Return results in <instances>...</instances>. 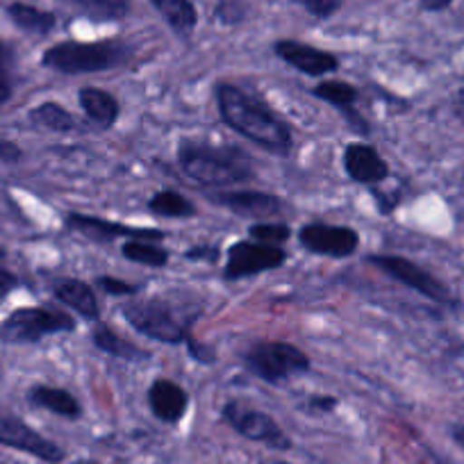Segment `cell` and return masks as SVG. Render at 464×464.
I'll list each match as a JSON object with an SVG mask.
<instances>
[{
    "label": "cell",
    "instance_id": "17",
    "mask_svg": "<svg viewBox=\"0 0 464 464\" xmlns=\"http://www.w3.org/2000/svg\"><path fill=\"white\" fill-rule=\"evenodd\" d=\"M149 408L158 421L167 426H176L185 419L189 410V394L182 385L169 378H155L153 385L149 387Z\"/></svg>",
    "mask_w": 464,
    "mask_h": 464
},
{
    "label": "cell",
    "instance_id": "34",
    "mask_svg": "<svg viewBox=\"0 0 464 464\" xmlns=\"http://www.w3.org/2000/svg\"><path fill=\"white\" fill-rule=\"evenodd\" d=\"M372 194L376 198L378 209H381L382 217H390L396 208L401 205V194H387V191H381L378 187H372Z\"/></svg>",
    "mask_w": 464,
    "mask_h": 464
},
{
    "label": "cell",
    "instance_id": "36",
    "mask_svg": "<svg viewBox=\"0 0 464 464\" xmlns=\"http://www.w3.org/2000/svg\"><path fill=\"white\" fill-rule=\"evenodd\" d=\"M185 257L187 260L209 262V265H214V262L218 260V248L217 246H194V248H189V251H185Z\"/></svg>",
    "mask_w": 464,
    "mask_h": 464
},
{
    "label": "cell",
    "instance_id": "35",
    "mask_svg": "<svg viewBox=\"0 0 464 464\" xmlns=\"http://www.w3.org/2000/svg\"><path fill=\"white\" fill-rule=\"evenodd\" d=\"M24 160V149L16 141L0 137V164H19Z\"/></svg>",
    "mask_w": 464,
    "mask_h": 464
},
{
    "label": "cell",
    "instance_id": "21",
    "mask_svg": "<svg viewBox=\"0 0 464 464\" xmlns=\"http://www.w3.org/2000/svg\"><path fill=\"white\" fill-rule=\"evenodd\" d=\"M92 342L98 351H102L110 358L123 360V362H146V360H150L149 351L132 343L130 339L121 337L116 330H111L107 324H101V321H96V325H93Z\"/></svg>",
    "mask_w": 464,
    "mask_h": 464
},
{
    "label": "cell",
    "instance_id": "26",
    "mask_svg": "<svg viewBox=\"0 0 464 464\" xmlns=\"http://www.w3.org/2000/svg\"><path fill=\"white\" fill-rule=\"evenodd\" d=\"M149 212L160 218H194L196 205L176 189H160L150 196Z\"/></svg>",
    "mask_w": 464,
    "mask_h": 464
},
{
    "label": "cell",
    "instance_id": "5",
    "mask_svg": "<svg viewBox=\"0 0 464 464\" xmlns=\"http://www.w3.org/2000/svg\"><path fill=\"white\" fill-rule=\"evenodd\" d=\"M121 314L137 333L153 342L178 346V343H187L191 339L189 321L182 319L180 312H176V307L162 298L130 301L121 307Z\"/></svg>",
    "mask_w": 464,
    "mask_h": 464
},
{
    "label": "cell",
    "instance_id": "9",
    "mask_svg": "<svg viewBox=\"0 0 464 464\" xmlns=\"http://www.w3.org/2000/svg\"><path fill=\"white\" fill-rule=\"evenodd\" d=\"M287 262V251L283 246H269V244L235 242L227 248L226 266H223V280L237 283V280L253 278V276L276 271Z\"/></svg>",
    "mask_w": 464,
    "mask_h": 464
},
{
    "label": "cell",
    "instance_id": "32",
    "mask_svg": "<svg viewBox=\"0 0 464 464\" xmlns=\"http://www.w3.org/2000/svg\"><path fill=\"white\" fill-rule=\"evenodd\" d=\"M96 287L110 296H135V294H140V285L126 283L121 278H114V276H98Z\"/></svg>",
    "mask_w": 464,
    "mask_h": 464
},
{
    "label": "cell",
    "instance_id": "6",
    "mask_svg": "<svg viewBox=\"0 0 464 464\" xmlns=\"http://www.w3.org/2000/svg\"><path fill=\"white\" fill-rule=\"evenodd\" d=\"M75 321L66 312L48 305L16 307L0 321V343H39L53 334L73 333Z\"/></svg>",
    "mask_w": 464,
    "mask_h": 464
},
{
    "label": "cell",
    "instance_id": "22",
    "mask_svg": "<svg viewBox=\"0 0 464 464\" xmlns=\"http://www.w3.org/2000/svg\"><path fill=\"white\" fill-rule=\"evenodd\" d=\"M150 5L178 37H189L198 25V12L191 0H150Z\"/></svg>",
    "mask_w": 464,
    "mask_h": 464
},
{
    "label": "cell",
    "instance_id": "33",
    "mask_svg": "<svg viewBox=\"0 0 464 464\" xmlns=\"http://www.w3.org/2000/svg\"><path fill=\"white\" fill-rule=\"evenodd\" d=\"M339 405L337 396H330V394H314L303 403V410L307 412H314V414H330L334 412Z\"/></svg>",
    "mask_w": 464,
    "mask_h": 464
},
{
    "label": "cell",
    "instance_id": "1",
    "mask_svg": "<svg viewBox=\"0 0 464 464\" xmlns=\"http://www.w3.org/2000/svg\"><path fill=\"white\" fill-rule=\"evenodd\" d=\"M214 101L221 121L239 137L278 158H287L292 153V128L256 93L239 84L218 82L214 87Z\"/></svg>",
    "mask_w": 464,
    "mask_h": 464
},
{
    "label": "cell",
    "instance_id": "29",
    "mask_svg": "<svg viewBox=\"0 0 464 464\" xmlns=\"http://www.w3.org/2000/svg\"><path fill=\"white\" fill-rule=\"evenodd\" d=\"M14 96V53L0 42V107Z\"/></svg>",
    "mask_w": 464,
    "mask_h": 464
},
{
    "label": "cell",
    "instance_id": "39",
    "mask_svg": "<svg viewBox=\"0 0 464 464\" xmlns=\"http://www.w3.org/2000/svg\"><path fill=\"white\" fill-rule=\"evenodd\" d=\"M450 110H453V116L464 126V87L458 89L450 98Z\"/></svg>",
    "mask_w": 464,
    "mask_h": 464
},
{
    "label": "cell",
    "instance_id": "25",
    "mask_svg": "<svg viewBox=\"0 0 464 464\" xmlns=\"http://www.w3.org/2000/svg\"><path fill=\"white\" fill-rule=\"evenodd\" d=\"M64 3H69L80 14H84L92 21H98V24L121 21L132 10V0H64Z\"/></svg>",
    "mask_w": 464,
    "mask_h": 464
},
{
    "label": "cell",
    "instance_id": "37",
    "mask_svg": "<svg viewBox=\"0 0 464 464\" xmlns=\"http://www.w3.org/2000/svg\"><path fill=\"white\" fill-rule=\"evenodd\" d=\"M187 348H189L191 358L198 360L200 364H214V362H217V360H214L212 351H209L208 346H203V343H200V342H196L194 337H191L189 342H187Z\"/></svg>",
    "mask_w": 464,
    "mask_h": 464
},
{
    "label": "cell",
    "instance_id": "12",
    "mask_svg": "<svg viewBox=\"0 0 464 464\" xmlns=\"http://www.w3.org/2000/svg\"><path fill=\"white\" fill-rule=\"evenodd\" d=\"M0 446L33 455L39 462L46 464H62L66 459V450L60 444L44 437L42 432L28 426L24 419L3 417V414H0Z\"/></svg>",
    "mask_w": 464,
    "mask_h": 464
},
{
    "label": "cell",
    "instance_id": "44",
    "mask_svg": "<svg viewBox=\"0 0 464 464\" xmlns=\"http://www.w3.org/2000/svg\"><path fill=\"white\" fill-rule=\"evenodd\" d=\"M266 464H289V462H283V459H276V462H266Z\"/></svg>",
    "mask_w": 464,
    "mask_h": 464
},
{
    "label": "cell",
    "instance_id": "41",
    "mask_svg": "<svg viewBox=\"0 0 464 464\" xmlns=\"http://www.w3.org/2000/svg\"><path fill=\"white\" fill-rule=\"evenodd\" d=\"M449 432H450V440L464 450V423H453V426L449 428Z\"/></svg>",
    "mask_w": 464,
    "mask_h": 464
},
{
    "label": "cell",
    "instance_id": "7",
    "mask_svg": "<svg viewBox=\"0 0 464 464\" xmlns=\"http://www.w3.org/2000/svg\"><path fill=\"white\" fill-rule=\"evenodd\" d=\"M221 419L237 435L246 437L256 444H265L274 450H289L294 446L287 432L280 428V423L271 414L262 412V410L253 408L244 401H227L221 408Z\"/></svg>",
    "mask_w": 464,
    "mask_h": 464
},
{
    "label": "cell",
    "instance_id": "27",
    "mask_svg": "<svg viewBox=\"0 0 464 464\" xmlns=\"http://www.w3.org/2000/svg\"><path fill=\"white\" fill-rule=\"evenodd\" d=\"M121 256L132 265L150 266V269H164L169 265V251L160 246V242L149 239H126L121 246Z\"/></svg>",
    "mask_w": 464,
    "mask_h": 464
},
{
    "label": "cell",
    "instance_id": "38",
    "mask_svg": "<svg viewBox=\"0 0 464 464\" xmlns=\"http://www.w3.org/2000/svg\"><path fill=\"white\" fill-rule=\"evenodd\" d=\"M16 287H19V278L12 271L0 269V301L10 296Z\"/></svg>",
    "mask_w": 464,
    "mask_h": 464
},
{
    "label": "cell",
    "instance_id": "2",
    "mask_svg": "<svg viewBox=\"0 0 464 464\" xmlns=\"http://www.w3.org/2000/svg\"><path fill=\"white\" fill-rule=\"evenodd\" d=\"M178 169L200 189H226L256 180L251 155L237 146H212L200 140H182L176 150Z\"/></svg>",
    "mask_w": 464,
    "mask_h": 464
},
{
    "label": "cell",
    "instance_id": "20",
    "mask_svg": "<svg viewBox=\"0 0 464 464\" xmlns=\"http://www.w3.org/2000/svg\"><path fill=\"white\" fill-rule=\"evenodd\" d=\"M78 102L89 121L105 128V130H110L119 121V116H121V102L116 101L114 93L105 92V89L82 87L78 92Z\"/></svg>",
    "mask_w": 464,
    "mask_h": 464
},
{
    "label": "cell",
    "instance_id": "18",
    "mask_svg": "<svg viewBox=\"0 0 464 464\" xmlns=\"http://www.w3.org/2000/svg\"><path fill=\"white\" fill-rule=\"evenodd\" d=\"M53 296L87 321H101V303L89 283L78 278H60L53 283Z\"/></svg>",
    "mask_w": 464,
    "mask_h": 464
},
{
    "label": "cell",
    "instance_id": "43",
    "mask_svg": "<svg viewBox=\"0 0 464 464\" xmlns=\"http://www.w3.org/2000/svg\"><path fill=\"white\" fill-rule=\"evenodd\" d=\"M5 257H7V248L0 244V260H5Z\"/></svg>",
    "mask_w": 464,
    "mask_h": 464
},
{
    "label": "cell",
    "instance_id": "28",
    "mask_svg": "<svg viewBox=\"0 0 464 464\" xmlns=\"http://www.w3.org/2000/svg\"><path fill=\"white\" fill-rule=\"evenodd\" d=\"M253 242L269 244V246H283L292 237L289 223H274V221H257L248 227Z\"/></svg>",
    "mask_w": 464,
    "mask_h": 464
},
{
    "label": "cell",
    "instance_id": "14",
    "mask_svg": "<svg viewBox=\"0 0 464 464\" xmlns=\"http://www.w3.org/2000/svg\"><path fill=\"white\" fill-rule=\"evenodd\" d=\"M312 96L333 105L334 110L342 114L348 130H353L358 137L372 135V123H369L367 116L355 107V102H358L360 98V92L355 84L346 82V80H324V82H319L316 87H312Z\"/></svg>",
    "mask_w": 464,
    "mask_h": 464
},
{
    "label": "cell",
    "instance_id": "15",
    "mask_svg": "<svg viewBox=\"0 0 464 464\" xmlns=\"http://www.w3.org/2000/svg\"><path fill=\"white\" fill-rule=\"evenodd\" d=\"M274 53L285 64L296 69L298 73L310 75V78H324V75L334 73L339 69L337 55L310 46V44L296 42V39H280L274 44Z\"/></svg>",
    "mask_w": 464,
    "mask_h": 464
},
{
    "label": "cell",
    "instance_id": "10",
    "mask_svg": "<svg viewBox=\"0 0 464 464\" xmlns=\"http://www.w3.org/2000/svg\"><path fill=\"white\" fill-rule=\"evenodd\" d=\"M298 244L312 256L343 260L353 257L360 248V232L351 226H334V223H305L298 230Z\"/></svg>",
    "mask_w": 464,
    "mask_h": 464
},
{
    "label": "cell",
    "instance_id": "3",
    "mask_svg": "<svg viewBox=\"0 0 464 464\" xmlns=\"http://www.w3.org/2000/svg\"><path fill=\"white\" fill-rule=\"evenodd\" d=\"M132 60V48L116 39L105 42H60L46 48L42 66L64 75L105 73L126 66Z\"/></svg>",
    "mask_w": 464,
    "mask_h": 464
},
{
    "label": "cell",
    "instance_id": "42",
    "mask_svg": "<svg viewBox=\"0 0 464 464\" xmlns=\"http://www.w3.org/2000/svg\"><path fill=\"white\" fill-rule=\"evenodd\" d=\"M71 464H101V462H93V459H75V462Z\"/></svg>",
    "mask_w": 464,
    "mask_h": 464
},
{
    "label": "cell",
    "instance_id": "30",
    "mask_svg": "<svg viewBox=\"0 0 464 464\" xmlns=\"http://www.w3.org/2000/svg\"><path fill=\"white\" fill-rule=\"evenodd\" d=\"M248 14L246 0H218L214 16L223 25H239Z\"/></svg>",
    "mask_w": 464,
    "mask_h": 464
},
{
    "label": "cell",
    "instance_id": "16",
    "mask_svg": "<svg viewBox=\"0 0 464 464\" xmlns=\"http://www.w3.org/2000/svg\"><path fill=\"white\" fill-rule=\"evenodd\" d=\"M342 164L343 173L358 185L378 187L390 178V164L385 162V158L378 153V149H373L372 144H362V141L348 144L343 149Z\"/></svg>",
    "mask_w": 464,
    "mask_h": 464
},
{
    "label": "cell",
    "instance_id": "13",
    "mask_svg": "<svg viewBox=\"0 0 464 464\" xmlns=\"http://www.w3.org/2000/svg\"><path fill=\"white\" fill-rule=\"evenodd\" d=\"M208 203L227 209L244 218H266L278 217L285 209L280 196L260 189H212L205 194Z\"/></svg>",
    "mask_w": 464,
    "mask_h": 464
},
{
    "label": "cell",
    "instance_id": "40",
    "mask_svg": "<svg viewBox=\"0 0 464 464\" xmlns=\"http://www.w3.org/2000/svg\"><path fill=\"white\" fill-rule=\"evenodd\" d=\"M419 3H421V7L426 12H441L446 10V7H450L453 0H419Z\"/></svg>",
    "mask_w": 464,
    "mask_h": 464
},
{
    "label": "cell",
    "instance_id": "11",
    "mask_svg": "<svg viewBox=\"0 0 464 464\" xmlns=\"http://www.w3.org/2000/svg\"><path fill=\"white\" fill-rule=\"evenodd\" d=\"M64 227L69 232H78L82 237L92 239L96 244H110L114 239H149V242H162L167 239V232L160 227L128 226V223H116L110 218L92 217V214L69 212L64 217Z\"/></svg>",
    "mask_w": 464,
    "mask_h": 464
},
{
    "label": "cell",
    "instance_id": "24",
    "mask_svg": "<svg viewBox=\"0 0 464 464\" xmlns=\"http://www.w3.org/2000/svg\"><path fill=\"white\" fill-rule=\"evenodd\" d=\"M30 123L42 130L48 132H57V135H69L78 128V121H75V116L66 110L64 105L55 101H46L39 102L37 107H33L28 114Z\"/></svg>",
    "mask_w": 464,
    "mask_h": 464
},
{
    "label": "cell",
    "instance_id": "19",
    "mask_svg": "<svg viewBox=\"0 0 464 464\" xmlns=\"http://www.w3.org/2000/svg\"><path fill=\"white\" fill-rule=\"evenodd\" d=\"M28 403L39 410L55 414V417L69 419V421H78L82 419V405L80 401L71 394L69 390L51 385H34L28 390Z\"/></svg>",
    "mask_w": 464,
    "mask_h": 464
},
{
    "label": "cell",
    "instance_id": "8",
    "mask_svg": "<svg viewBox=\"0 0 464 464\" xmlns=\"http://www.w3.org/2000/svg\"><path fill=\"white\" fill-rule=\"evenodd\" d=\"M367 262L372 266H376L381 274L390 276L392 280L405 285V287L417 292L419 296L428 298V301L440 303V305H453L455 303V296L450 294V289L435 274H430V271H426L417 262L408 260V257L367 256Z\"/></svg>",
    "mask_w": 464,
    "mask_h": 464
},
{
    "label": "cell",
    "instance_id": "4",
    "mask_svg": "<svg viewBox=\"0 0 464 464\" xmlns=\"http://www.w3.org/2000/svg\"><path fill=\"white\" fill-rule=\"evenodd\" d=\"M244 367L257 381L285 385L312 369L310 355L289 342H256L244 353Z\"/></svg>",
    "mask_w": 464,
    "mask_h": 464
},
{
    "label": "cell",
    "instance_id": "31",
    "mask_svg": "<svg viewBox=\"0 0 464 464\" xmlns=\"http://www.w3.org/2000/svg\"><path fill=\"white\" fill-rule=\"evenodd\" d=\"M294 3L301 5L312 19H319V21H325L330 19V16H334L343 5V0H294Z\"/></svg>",
    "mask_w": 464,
    "mask_h": 464
},
{
    "label": "cell",
    "instance_id": "23",
    "mask_svg": "<svg viewBox=\"0 0 464 464\" xmlns=\"http://www.w3.org/2000/svg\"><path fill=\"white\" fill-rule=\"evenodd\" d=\"M7 16L19 30L28 34H51L57 25V16L53 12L34 7L30 3H10L7 5Z\"/></svg>",
    "mask_w": 464,
    "mask_h": 464
}]
</instances>
